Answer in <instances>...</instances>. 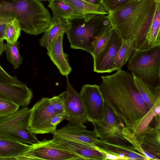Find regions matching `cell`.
Returning a JSON list of instances; mask_svg holds the SVG:
<instances>
[{"mask_svg":"<svg viewBox=\"0 0 160 160\" xmlns=\"http://www.w3.org/2000/svg\"><path fill=\"white\" fill-rule=\"evenodd\" d=\"M49 98L42 97L31 109L29 128L35 135L51 133L56 128L51 124L52 118L57 112L50 104Z\"/></svg>","mask_w":160,"mask_h":160,"instance_id":"obj_8","label":"cell"},{"mask_svg":"<svg viewBox=\"0 0 160 160\" xmlns=\"http://www.w3.org/2000/svg\"><path fill=\"white\" fill-rule=\"evenodd\" d=\"M133 75L136 87L148 108L151 109L160 104V86L155 87L146 84L139 78Z\"/></svg>","mask_w":160,"mask_h":160,"instance_id":"obj_19","label":"cell"},{"mask_svg":"<svg viewBox=\"0 0 160 160\" xmlns=\"http://www.w3.org/2000/svg\"><path fill=\"white\" fill-rule=\"evenodd\" d=\"M0 16L16 18L21 30L35 36L44 32L52 21L40 0H0Z\"/></svg>","mask_w":160,"mask_h":160,"instance_id":"obj_3","label":"cell"},{"mask_svg":"<svg viewBox=\"0 0 160 160\" xmlns=\"http://www.w3.org/2000/svg\"><path fill=\"white\" fill-rule=\"evenodd\" d=\"M135 50L133 41L129 39H123L121 47L114 61V71L122 69L128 62Z\"/></svg>","mask_w":160,"mask_h":160,"instance_id":"obj_22","label":"cell"},{"mask_svg":"<svg viewBox=\"0 0 160 160\" xmlns=\"http://www.w3.org/2000/svg\"><path fill=\"white\" fill-rule=\"evenodd\" d=\"M101 76L102 96L117 117L134 130L150 109L135 84L132 74L122 69Z\"/></svg>","mask_w":160,"mask_h":160,"instance_id":"obj_1","label":"cell"},{"mask_svg":"<svg viewBox=\"0 0 160 160\" xmlns=\"http://www.w3.org/2000/svg\"><path fill=\"white\" fill-rule=\"evenodd\" d=\"M52 134L62 138L86 143L95 147H96L95 144L99 139L94 131H90L86 128L69 123L56 130Z\"/></svg>","mask_w":160,"mask_h":160,"instance_id":"obj_15","label":"cell"},{"mask_svg":"<svg viewBox=\"0 0 160 160\" xmlns=\"http://www.w3.org/2000/svg\"><path fill=\"white\" fill-rule=\"evenodd\" d=\"M65 92L58 96H54L49 99V102L56 110L65 112Z\"/></svg>","mask_w":160,"mask_h":160,"instance_id":"obj_31","label":"cell"},{"mask_svg":"<svg viewBox=\"0 0 160 160\" xmlns=\"http://www.w3.org/2000/svg\"><path fill=\"white\" fill-rule=\"evenodd\" d=\"M81 96L88 121H100L105 118V102L99 85H84L79 93Z\"/></svg>","mask_w":160,"mask_h":160,"instance_id":"obj_9","label":"cell"},{"mask_svg":"<svg viewBox=\"0 0 160 160\" xmlns=\"http://www.w3.org/2000/svg\"><path fill=\"white\" fill-rule=\"evenodd\" d=\"M13 19L0 16V24H6L10 22Z\"/></svg>","mask_w":160,"mask_h":160,"instance_id":"obj_36","label":"cell"},{"mask_svg":"<svg viewBox=\"0 0 160 160\" xmlns=\"http://www.w3.org/2000/svg\"><path fill=\"white\" fill-rule=\"evenodd\" d=\"M105 118L104 121L110 127L113 128H115L120 123H118L116 115L105 102Z\"/></svg>","mask_w":160,"mask_h":160,"instance_id":"obj_32","label":"cell"},{"mask_svg":"<svg viewBox=\"0 0 160 160\" xmlns=\"http://www.w3.org/2000/svg\"><path fill=\"white\" fill-rule=\"evenodd\" d=\"M19 48L20 42L18 41L13 44L7 42L5 44V51L7 59L14 69H18L22 62V58L19 51Z\"/></svg>","mask_w":160,"mask_h":160,"instance_id":"obj_25","label":"cell"},{"mask_svg":"<svg viewBox=\"0 0 160 160\" xmlns=\"http://www.w3.org/2000/svg\"><path fill=\"white\" fill-rule=\"evenodd\" d=\"M112 28V34L107 44L93 59V71L97 73H111L114 71V61L123 39L114 29Z\"/></svg>","mask_w":160,"mask_h":160,"instance_id":"obj_11","label":"cell"},{"mask_svg":"<svg viewBox=\"0 0 160 160\" xmlns=\"http://www.w3.org/2000/svg\"></svg>","mask_w":160,"mask_h":160,"instance_id":"obj_42","label":"cell"},{"mask_svg":"<svg viewBox=\"0 0 160 160\" xmlns=\"http://www.w3.org/2000/svg\"><path fill=\"white\" fill-rule=\"evenodd\" d=\"M88 3L98 5H102L101 0H83Z\"/></svg>","mask_w":160,"mask_h":160,"instance_id":"obj_38","label":"cell"},{"mask_svg":"<svg viewBox=\"0 0 160 160\" xmlns=\"http://www.w3.org/2000/svg\"><path fill=\"white\" fill-rule=\"evenodd\" d=\"M97 148V147H96ZM102 153L103 155L102 160H126L123 158L119 157L118 156L109 153L104 152L97 148Z\"/></svg>","mask_w":160,"mask_h":160,"instance_id":"obj_35","label":"cell"},{"mask_svg":"<svg viewBox=\"0 0 160 160\" xmlns=\"http://www.w3.org/2000/svg\"><path fill=\"white\" fill-rule=\"evenodd\" d=\"M66 33L72 49L91 55L98 39L111 28L108 15L90 14L67 20Z\"/></svg>","mask_w":160,"mask_h":160,"instance_id":"obj_4","label":"cell"},{"mask_svg":"<svg viewBox=\"0 0 160 160\" xmlns=\"http://www.w3.org/2000/svg\"><path fill=\"white\" fill-rule=\"evenodd\" d=\"M128 70L144 83L160 86V45L135 50L128 62Z\"/></svg>","mask_w":160,"mask_h":160,"instance_id":"obj_5","label":"cell"},{"mask_svg":"<svg viewBox=\"0 0 160 160\" xmlns=\"http://www.w3.org/2000/svg\"><path fill=\"white\" fill-rule=\"evenodd\" d=\"M112 29L111 27L102 35L96 41L92 54L93 59L96 58L106 47L111 37Z\"/></svg>","mask_w":160,"mask_h":160,"instance_id":"obj_30","label":"cell"},{"mask_svg":"<svg viewBox=\"0 0 160 160\" xmlns=\"http://www.w3.org/2000/svg\"><path fill=\"white\" fill-rule=\"evenodd\" d=\"M53 135L52 142L77 154L83 160H102L103 155L96 148L86 143L65 139Z\"/></svg>","mask_w":160,"mask_h":160,"instance_id":"obj_14","label":"cell"},{"mask_svg":"<svg viewBox=\"0 0 160 160\" xmlns=\"http://www.w3.org/2000/svg\"><path fill=\"white\" fill-rule=\"evenodd\" d=\"M6 24H0V39H4L3 33Z\"/></svg>","mask_w":160,"mask_h":160,"instance_id":"obj_40","label":"cell"},{"mask_svg":"<svg viewBox=\"0 0 160 160\" xmlns=\"http://www.w3.org/2000/svg\"><path fill=\"white\" fill-rule=\"evenodd\" d=\"M19 107L10 100L0 98V118L13 114L18 110Z\"/></svg>","mask_w":160,"mask_h":160,"instance_id":"obj_29","label":"cell"},{"mask_svg":"<svg viewBox=\"0 0 160 160\" xmlns=\"http://www.w3.org/2000/svg\"><path fill=\"white\" fill-rule=\"evenodd\" d=\"M21 29L18 21L16 18L5 25L3 38L7 42L13 44L18 41L21 35Z\"/></svg>","mask_w":160,"mask_h":160,"instance_id":"obj_26","label":"cell"},{"mask_svg":"<svg viewBox=\"0 0 160 160\" xmlns=\"http://www.w3.org/2000/svg\"><path fill=\"white\" fill-rule=\"evenodd\" d=\"M0 73L7 77H12V76L9 74L0 65Z\"/></svg>","mask_w":160,"mask_h":160,"instance_id":"obj_39","label":"cell"},{"mask_svg":"<svg viewBox=\"0 0 160 160\" xmlns=\"http://www.w3.org/2000/svg\"><path fill=\"white\" fill-rule=\"evenodd\" d=\"M48 7L52 10V17H57L65 20L72 18V8L62 0H49Z\"/></svg>","mask_w":160,"mask_h":160,"instance_id":"obj_23","label":"cell"},{"mask_svg":"<svg viewBox=\"0 0 160 160\" xmlns=\"http://www.w3.org/2000/svg\"><path fill=\"white\" fill-rule=\"evenodd\" d=\"M66 119V115L65 112L57 111L52 116L51 124L52 127L56 128L57 126L62 120Z\"/></svg>","mask_w":160,"mask_h":160,"instance_id":"obj_34","label":"cell"},{"mask_svg":"<svg viewBox=\"0 0 160 160\" xmlns=\"http://www.w3.org/2000/svg\"><path fill=\"white\" fill-rule=\"evenodd\" d=\"M67 23L66 20L52 17L50 27L39 40L40 46L47 48L55 38L62 32L66 33Z\"/></svg>","mask_w":160,"mask_h":160,"instance_id":"obj_21","label":"cell"},{"mask_svg":"<svg viewBox=\"0 0 160 160\" xmlns=\"http://www.w3.org/2000/svg\"><path fill=\"white\" fill-rule=\"evenodd\" d=\"M40 1H48L49 0H40Z\"/></svg>","mask_w":160,"mask_h":160,"instance_id":"obj_41","label":"cell"},{"mask_svg":"<svg viewBox=\"0 0 160 160\" xmlns=\"http://www.w3.org/2000/svg\"><path fill=\"white\" fill-rule=\"evenodd\" d=\"M130 1L131 0H101V4L108 12Z\"/></svg>","mask_w":160,"mask_h":160,"instance_id":"obj_33","label":"cell"},{"mask_svg":"<svg viewBox=\"0 0 160 160\" xmlns=\"http://www.w3.org/2000/svg\"><path fill=\"white\" fill-rule=\"evenodd\" d=\"M90 122L93 124L94 131L98 138L101 140L105 139L110 136L119 125L115 128H113L107 125L104 120L92 121Z\"/></svg>","mask_w":160,"mask_h":160,"instance_id":"obj_28","label":"cell"},{"mask_svg":"<svg viewBox=\"0 0 160 160\" xmlns=\"http://www.w3.org/2000/svg\"><path fill=\"white\" fill-rule=\"evenodd\" d=\"M68 76L65 97L66 119L70 124L86 128L84 124L88 119L81 96L71 85Z\"/></svg>","mask_w":160,"mask_h":160,"instance_id":"obj_10","label":"cell"},{"mask_svg":"<svg viewBox=\"0 0 160 160\" xmlns=\"http://www.w3.org/2000/svg\"><path fill=\"white\" fill-rule=\"evenodd\" d=\"M31 109L23 107L13 114L0 118V137L31 145L39 141L29 128Z\"/></svg>","mask_w":160,"mask_h":160,"instance_id":"obj_6","label":"cell"},{"mask_svg":"<svg viewBox=\"0 0 160 160\" xmlns=\"http://www.w3.org/2000/svg\"><path fill=\"white\" fill-rule=\"evenodd\" d=\"M3 39H0V57L5 50V44L4 42Z\"/></svg>","mask_w":160,"mask_h":160,"instance_id":"obj_37","label":"cell"},{"mask_svg":"<svg viewBox=\"0 0 160 160\" xmlns=\"http://www.w3.org/2000/svg\"><path fill=\"white\" fill-rule=\"evenodd\" d=\"M160 104L157 105L150 109L137 125L135 129L134 130L135 133L139 134L146 130L154 117L157 115L160 116Z\"/></svg>","mask_w":160,"mask_h":160,"instance_id":"obj_27","label":"cell"},{"mask_svg":"<svg viewBox=\"0 0 160 160\" xmlns=\"http://www.w3.org/2000/svg\"><path fill=\"white\" fill-rule=\"evenodd\" d=\"M65 33L62 32L55 38L47 47V54L56 66L60 73L67 76L72 71L68 56L63 52L62 39Z\"/></svg>","mask_w":160,"mask_h":160,"instance_id":"obj_16","label":"cell"},{"mask_svg":"<svg viewBox=\"0 0 160 160\" xmlns=\"http://www.w3.org/2000/svg\"><path fill=\"white\" fill-rule=\"evenodd\" d=\"M83 160L77 154L53 142L51 139H43L32 147L18 160Z\"/></svg>","mask_w":160,"mask_h":160,"instance_id":"obj_7","label":"cell"},{"mask_svg":"<svg viewBox=\"0 0 160 160\" xmlns=\"http://www.w3.org/2000/svg\"><path fill=\"white\" fill-rule=\"evenodd\" d=\"M33 94L26 84L8 83L0 77V98L10 100L20 106L25 107L30 103Z\"/></svg>","mask_w":160,"mask_h":160,"instance_id":"obj_13","label":"cell"},{"mask_svg":"<svg viewBox=\"0 0 160 160\" xmlns=\"http://www.w3.org/2000/svg\"><path fill=\"white\" fill-rule=\"evenodd\" d=\"M160 123H156L154 128L148 126L141 133L136 134L135 132L140 153L148 160H160Z\"/></svg>","mask_w":160,"mask_h":160,"instance_id":"obj_12","label":"cell"},{"mask_svg":"<svg viewBox=\"0 0 160 160\" xmlns=\"http://www.w3.org/2000/svg\"><path fill=\"white\" fill-rule=\"evenodd\" d=\"M95 145L99 149L123 158L126 160H148L146 157L139 153L131 143L117 145L100 139H98Z\"/></svg>","mask_w":160,"mask_h":160,"instance_id":"obj_17","label":"cell"},{"mask_svg":"<svg viewBox=\"0 0 160 160\" xmlns=\"http://www.w3.org/2000/svg\"><path fill=\"white\" fill-rule=\"evenodd\" d=\"M31 147L32 145L0 137V158L3 160H17L25 154Z\"/></svg>","mask_w":160,"mask_h":160,"instance_id":"obj_18","label":"cell"},{"mask_svg":"<svg viewBox=\"0 0 160 160\" xmlns=\"http://www.w3.org/2000/svg\"><path fill=\"white\" fill-rule=\"evenodd\" d=\"M72 8L73 18L90 14L108 15V12L102 5L92 4L83 0H62Z\"/></svg>","mask_w":160,"mask_h":160,"instance_id":"obj_20","label":"cell"},{"mask_svg":"<svg viewBox=\"0 0 160 160\" xmlns=\"http://www.w3.org/2000/svg\"><path fill=\"white\" fill-rule=\"evenodd\" d=\"M160 0H131L108 12L111 26L123 39L134 41L136 50L148 48L147 41Z\"/></svg>","mask_w":160,"mask_h":160,"instance_id":"obj_2","label":"cell"},{"mask_svg":"<svg viewBox=\"0 0 160 160\" xmlns=\"http://www.w3.org/2000/svg\"><path fill=\"white\" fill-rule=\"evenodd\" d=\"M160 2L157 7L147 40L148 48L160 45Z\"/></svg>","mask_w":160,"mask_h":160,"instance_id":"obj_24","label":"cell"}]
</instances>
